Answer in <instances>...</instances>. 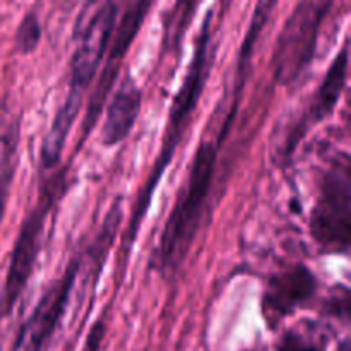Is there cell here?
Masks as SVG:
<instances>
[{
    "mask_svg": "<svg viewBox=\"0 0 351 351\" xmlns=\"http://www.w3.org/2000/svg\"><path fill=\"white\" fill-rule=\"evenodd\" d=\"M105 331L106 329H105V322H103V319L96 321L95 324H93L91 331H89L88 336H86V341H84V346H82V351H99V346H101Z\"/></svg>",
    "mask_w": 351,
    "mask_h": 351,
    "instance_id": "9a60e30c",
    "label": "cell"
},
{
    "mask_svg": "<svg viewBox=\"0 0 351 351\" xmlns=\"http://www.w3.org/2000/svg\"><path fill=\"white\" fill-rule=\"evenodd\" d=\"M149 7L151 2L137 0V2L129 3L125 12L120 17L117 33L113 34L112 41H110L108 55L105 58V67L101 69V74H99L98 82H96L95 91L91 93V101H89L88 112H86L84 125H82V141L86 139L89 129L99 119V113H101L103 106H105L106 98H108L113 84H115L117 77H119L120 65H122L129 48L132 47L134 40H136L137 33H139L141 26H143L144 19H146Z\"/></svg>",
    "mask_w": 351,
    "mask_h": 351,
    "instance_id": "52a82bcc",
    "label": "cell"
},
{
    "mask_svg": "<svg viewBox=\"0 0 351 351\" xmlns=\"http://www.w3.org/2000/svg\"><path fill=\"white\" fill-rule=\"evenodd\" d=\"M346 72H348V45H343L338 57L329 65L326 77L322 79L321 86L312 96V101L307 108V115L302 120V134L305 132L308 123H317L331 115L336 103L339 101L346 82Z\"/></svg>",
    "mask_w": 351,
    "mask_h": 351,
    "instance_id": "8fae6325",
    "label": "cell"
},
{
    "mask_svg": "<svg viewBox=\"0 0 351 351\" xmlns=\"http://www.w3.org/2000/svg\"><path fill=\"white\" fill-rule=\"evenodd\" d=\"M79 271V259H72L65 273L45 291L33 314L17 335L12 351H43L65 314Z\"/></svg>",
    "mask_w": 351,
    "mask_h": 351,
    "instance_id": "ba28073f",
    "label": "cell"
},
{
    "mask_svg": "<svg viewBox=\"0 0 351 351\" xmlns=\"http://www.w3.org/2000/svg\"><path fill=\"white\" fill-rule=\"evenodd\" d=\"M82 99H84V96L69 91L64 103H62L60 110L55 113L53 122H51L50 129H48L47 136H45L43 144H41L40 165L43 170L55 168L58 165V161H60L65 141H67L69 134H71L72 127H74L75 119L79 115V110L82 106Z\"/></svg>",
    "mask_w": 351,
    "mask_h": 351,
    "instance_id": "7c38bea8",
    "label": "cell"
},
{
    "mask_svg": "<svg viewBox=\"0 0 351 351\" xmlns=\"http://www.w3.org/2000/svg\"><path fill=\"white\" fill-rule=\"evenodd\" d=\"M141 105H143V93L136 81L127 75L106 106L105 123L101 129V141L105 146H117L127 139L139 117Z\"/></svg>",
    "mask_w": 351,
    "mask_h": 351,
    "instance_id": "30bf717a",
    "label": "cell"
},
{
    "mask_svg": "<svg viewBox=\"0 0 351 351\" xmlns=\"http://www.w3.org/2000/svg\"><path fill=\"white\" fill-rule=\"evenodd\" d=\"M119 17V3L103 2L79 33L77 48L71 64V93L84 96L108 51Z\"/></svg>",
    "mask_w": 351,
    "mask_h": 351,
    "instance_id": "5b68a950",
    "label": "cell"
},
{
    "mask_svg": "<svg viewBox=\"0 0 351 351\" xmlns=\"http://www.w3.org/2000/svg\"><path fill=\"white\" fill-rule=\"evenodd\" d=\"M0 321H2V317H0Z\"/></svg>",
    "mask_w": 351,
    "mask_h": 351,
    "instance_id": "e0dca14e",
    "label": "cell"
},
{
    "mask_svg": "<svg viewBox=\"0 0 351 351\" xmlns=\"http://www.w3.org/2000/svg\"><path fill=\"white\" fill-rule=\"evenodd\" d=\"M50 208L51 194L47 201H40V204L29 213V216L24 219L23 226H21V232L14 243L12 256H10L3 293L0 297V317L10 314L23 291L26 290V285L33 274L34 264H36L38 254H40L45 221H47Z\"/></svg>",
    "mask_w": 351,
    "mask_h": 351,
    "instance_id": "8992f818",
    "label": "cell"
},
{
    "mask_svg": "<svg viewBox=\"0 0 351 351\" xmlns=\"http://www.w3.org/2000/svg\"><path fill=\"white\" fill-rule=\"evenodd\" d=\"M211 12L204 19L202 29L197 36V43H195L194 57H192L191 69H189L187 75H185L184 82H182L180 89L175 95L173 103H171L170 115H168L167 130H165L163 144H161L160 156H158L156 163H154L153 173H151L149 180H147L146 187L143 189L137 201L136 211H134L132 219H130L129 226V239L134 240L139 230L141 221H143L144 213L149 208V202L153 199L154 189H156L158 182L163 177L165 170L170 165L171 156L175 154L178 143H180L182 136H184L185 129L189 127V122L192 119L195 106H197L199 99H201L202 89H204L206 81H208L209 74V64H211Z\"/></svg>",
    "mask_w": 351,
    "mask_h": 351,
    "instance_id": "7a4b0ae2",
    "label": "cell"
},
{
    "mask_svg": "<svg viewBox=\"0 0 351 351\" xmlns=\"http://www.w3.org/2000/svg\"><path fill=\"white\" fill-rule=\"evenodd\" d=\"M0 117H2V101H0Z\"/></svg>",
    "mask_w": 351,
    "mask_h": 351,
    "instance_id": "2e32d148",
    "label": "cell"
},
{
    "mask_svg": "<svg viewBox=\"0 0 351 351\" xmlns=\"http://www.w3.org/2000/svg\"><path fill=\"white\" fill-rule=\"evenodd\" d=\"M332 2L307 0L295 7L285 23L274 50V77L281 84H291L308 69L317 48L321 24Z\"/></svg>",
    "mask_w": 351,
    "mask_h": 351,
    "instance_id": "3957f363",
    "label": "cell"
},
{
    "mask_svg": "<svg viewBox=\"0 0 351 351\" xmlns=\"http://www.w3.org/2000/svg\"><path fill=\"white\" fill-rule=\"evenodd\" d=\"M216 146L202 141L192 160L184 191L178 195L153 256V267L161 273L175 271L189 254L201 226L216 168Z\"/></svg>",
    "mask_w": 351,
    "mask_h": 351,
    "instance_id": "6da1fadb",
    "label": "cell"
},
{
    "mask_svg": "<svg viewBox=\"0 0 351 351\" xmlns=\"http://www.w3.org/2000/svg\"><path fill=\"white\" fill-rule=\"evenodd\" d=\"M315 291V280L308 269L297 266L269 281L264 307L269 319H281L308 302Z\"/></svg>",
    "mask_w": 351,
    "mask_h": 351,
    "instance_id": "9c48e42d",
    "label": "cell"
},
{
    "mask_svg": "<svg viewBox=\"0 0 351 351\" xmlns=\"http://www.w3.org/2000/svg\"><path fill=\"white\" fill-rule=\"evenodd\" d=\"M311 230L314 239L329 252H346L351 232V180L348 163L332 167L322 180Z\"/></svg>",
    "mask_w": 351,
    "mask_h": 351,
    "instance_id": "277c9868",
    "label": "cell"
},
{
    "mask_svg": "<svg viewBox=\"0 0 351 351\" xmlns=\"http://www.w3.org/2000/svg\"><path fill=\"white\" fill-rule=\"evenodd\" d=\"M41 40V24L36 12H27L16 31V45L21 53H31L36 50Z\"/></svg>",
    "mask_w": 351,
    "mask_h": 351,
    "instance_id": "5bb4252c",
    "label": "cell"
},
{
    "mask_svg": "<svg viewBox=\"0 0 351 351\" xmlns=\"http://www.w3.org/2000/svg\"><path fill=\"white\" fill-rule=\"evenodd\" d=\"M278 351H326V338L319 329H290L281 336Z\"/></svg>",
    "mask_w": 351,
    "mask_h": 351,
    "instance_id": "4fadbf2b",
    "label": "cell"
}]
</instances>
